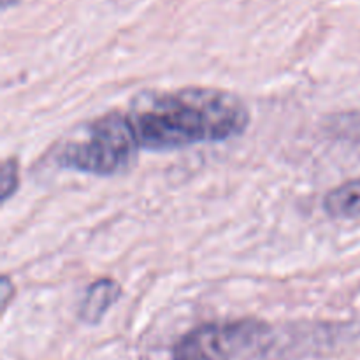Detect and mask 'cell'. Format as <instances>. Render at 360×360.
Returning <instances> with one entry per match:
<instances>
[{
	"mask_svg": "<svg viewBox=\"0 0 360 360\" xmlns=\"http://www.w3.org/2000/svg\"><path fill=\"white\" fill-rule=\"evenodd\" d=\"M125 118L137 150L171 151L241 136L250 112L238 95L190 86L143 98Z\"/></svg>",
	"mask_w": 360,
	"mask_h": 360,
	"instance_id": "cell-1",
	"label": "cell"
},
{
	"mask_svg": "<svg viewBox=\"0 0 360 360\" xmlns=\"http://www.w3.org/2000/svg\"><path fill=\"white\" fill-rule=\"evenodd\" d=\"M273 340V329L262 320L206 323L178 340L172 360H257L267 354Z\"/></svg>",
	"mask_w": 360,
	"mask_h": 360,
	"instance_id": "cell-2",
	"label": "cell"
},
{
	"mask_svg": "<svg viewBox=\"0 0 360 360\" xmlns=\"http://www.w3.org/2000/svg\"><path fill=\"white\" fill-rule=\"evenodd\" d=\"M137 151L125 112H109L88 127L83 139L60 151L58 164L70 171L112 176L125 171Z\"/></svg>",
	"mask_w": 360,
	"mask_h": 360,
	"instance_id": "cell-3",
	"label": "cell"
},
{
	"mask_svg": "<svg viewBox=\"0 0 360 360\" xmlns=\"http://www.w3.org/2000/svg\"><path fill=\"white\" fill-rule=\"evenodd\" d=\"M120 295H122V288L116 281L109 280V278L97 280L90 285L84 294L83 302L79 306V319L84 323H98L109 311V308L118 301Z\"/></svg>",
	"mask_w": 360,
	"mask_h": 360,
	"instance_id": "cell-4",
	"label": "cell"
},
{
	"mask_svg": "<svg viewBox=\"0 0 360 360\" xmlns=\"http://www.w3.org/2000/svg\"><path fill=\"white\" fill-rule=\"evenodd\" d=\"M323 207L333 218L360 217V179H354L330 190L323 200Z\"/></svg>",
	"mask_w": 360,
	"mask_h": 360,
	"instance_id": "cell-5",
	"label": "cell"
},
{
	"mask_svg": "<svg viewBox=\"0 0 360 360\" xmlns=\"http://www.w3.org/2000/svg\"><path fill=\"white\" fill-rule=\"evenodd\" d=\"M18 165L14 160H6L2 164V172H0V193L2 200L6 202L11 195H14L18 188Z\"/></svg>",
	"mask_w": 360,
	"mask_h": 360,
	"instance_id": "cell-6",
	"label": "cell"
},
{
	"mask_svg": "<svg viewBox=\"0 0 360 360\" xmlns=\"http://www.w3.org/2000/svg\"><path fill=\"white\" fill-rule=\"evenodd\" d=\"M0 2H2L4 9H7V7L14 6V4H18V2H20V0H0Z\"/></svg>",
	"mask_w": 360,
	"mask_h": 360,
	"instance_id": "cell-7",
	"label": "cell"
}]
</instances>
